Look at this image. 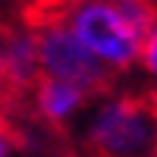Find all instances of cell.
<instances>
[{
	"mask_svg": "<svg viewBox=\"0 0 157 157\" xmlns=\"http://www.w3.org/2000/svg\"><path fill=\"white\" fill-rule=\"evenodd\" d=\"M82 132L94 157H154L157 101L129 91H107L88 107Z\"/></svg>",
	"mask_w": 157,
	"mask_h": 157,
	"instance_id": "obj_1",
	"label": "cell"
},
{
	"mask_svg": "<svg viewBox=\"0 0 157 157\" xmlns=\"http://www.w3.org/2000/svg\"><path fill=\"white\" fill-rule=\"evenodd\" d=\"M60 19L110 78L138 69L141 44L148 35L138 32L113 0H75Z\"/></svg>",
	"mask_w": 157,
	"mask_h": 157,
	"instance_id": "obj_2",
	"label": "cell"
},
{
	"mask_svg": "<svg viewBox=\"0 0 157 157\" xmlns=\"http://www.w3.org/2000/svg\"><path fill=\"white\" fill-rule=\"evenodd\" d=\"M38 32V63H41V78H57V82L78 85L82 91L94 94L110 82L107 69L75 41V35L66 29L60 16H47L35 25Z\"/></svg>",
	"mask_w": 157,
	"mask_h": 157,
	"instance_id": "obj_3",
	"label": "cell"
},
{
	"mask_svg": "<svg viewBox=\"0 0 157 157\" xmlns=\"http://www.w3.org/2000/svg\"><path fill=\"white\" fill-rule=\"evenodd\" d=\"M41 78L35 25H13L0 32V82L10 88H35Z\"/></svg>",
	"mask_w": 157,
	"mask_h": 157,
	"instance_id": "obj_4",
	"label": "cell"
},
{
	"mask_svg": "<svg viewBox=\"0 0 157 157\" xmlns=\"http://www.w3.org/2000/svg\"><path fill=\"white\" fill-rule=\"evenodd\" d=\"M32 101H35L38 116L50 126H69L78 116H85L91 107L88 91L69 82H57V78H38L32 88Z\"/></svg>",
	"mask_w": 157,
	"mask_h": 157,
	"instance_id": "obj_5",
	"label": "cell"
},
{
	"mask_svg": "<svg viewBox=\"0 0 157 157\" xmlns=\"http://www.w3.org/2000/svg\"><path fill=\"white\" fill-rule=\"evenodd\" d=\"M116 6L123 10V16L135 25L138 32H151L157 22V0H113Z\"/></svg>",
	"mask_w": 157,
	"mask_h": 157,
	"instance_id": "obj_6",
	"label": "cell"
},
{
	"mask_svg": "<svg viewBox=\"0 0 157 157\" xmlns=\"http://www.w3.org/2000/svg\"><path fill=\"white\" fill-rule=\"evenodd\" d=\"M138 69H141V75H145V82H148V88H151V98L157 101V22H154V29L148 32L145 44H141Z\"/></svg>",
	"mask_w": 157,
	"mask_h": 157,
	"instance_id": "obj_7",
	"label": "cell"
},
{
	"mask_svg": "<svg viewBox=\"0 0 157 157\" xmlns=\"http://www.w3.org/2000/svg\"><path fill=\"white\" fill-rule=\"evenodd\" d=\"M25 3H29L35 13H41V16L47 19V16H63V13H66L75 0H25Z\"/></svg>",
	"mask_w": 157,
	"mask_h": 157,
	"instance_id": "obj_8",
	"label": "cell"
},
{
	"mask_svg": "<svg viewBox=\"0 0 157 157\" xmlns=\"http://www.w3.org/2000/svg\"><path fill=\"white\" fill-rule=\"evenodd\" d=\"M10 151H13V145H10L6 132H3V129H0V157H10Z\"/></svg>",
	"mask_w": 157,
	"mask_h": 157,
	"instance_id": "obj_9",
	"label": "cell"
},
{
	"mask_svg": "<svg viewBox=\"0 0 157 157\" xmlns=\"http://www.w3.org/2000/svg\"><path fill=\"white\" fill-rule=\"evenodd\" d=\"M0 3H3V0H0Z\"/></svg>",
	"mask_w": 157,
	"mask_h": 157,
	"instance_id": "obj_10",
	"label": "cell"
},
{
	"mask_svg": "<svg viewBox=\"0 0 157 157\" xmlns=\"http://www.w3.org/2000/svg\"><path fill=\"white\" fill-rule=\"evenodd\" d=\"M154 157H157V154H154Z\"/></svg>",
	"mask_w": 157,
	"mask_h": 157,
	"instance_id": "obj_11",
	"label": "cell"
}]
</instances>
